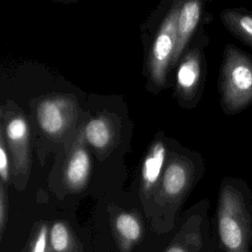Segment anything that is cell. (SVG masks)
I'll return each mask as SVG.
<instances>
[{
  "instance_id": "obj_1",
  "label": "cell",
  "mask_w": 252,
  "mask_h": 252,
  "mask_svg": "<svg viewBox=\"0 0 252 252\" xmlns=\"http://www.w3.org/2000/svg\"><path fill=\"white\" fill-rule=\"evenodd\" d=\"M217 234L222 252L252 250V191L246 181L225 177L219 191Z\"/></svg>"
},
{
  "instance_id": "obj_2",
  "label": "cell",
  "mask_w": 252,
  "mask_h": 252,
  "mask_svg": "<svg viewBox=\"0 0 252 252\" xmlns=\"http://www.w3.org/2000/svg\"><path fill=\"white\" fill-rule=\"evenodd\" d=\"M218 88L225 114L234 115L252 104V56L228 43L222 54Z\"/></svg>"
},
{
  "instance_id": "obj_3",
  "label": "cell",
  "mask_w": 252,
  "mask_h": 252,
  "mask_svg": "<svg viewBox=\"0 0 252 252\" xmlns=\"http://www.w3.org/2000/svg\"><path fill=\"white\" fill-rule=\"evenodd\" d=\"M182 2H176L163 19L149 56V72L155 85L161 87L166 81L176 44V27Z\"/></svg>"
},
{
  "instance_id": "obj_4",
  "label": "cell",
  "mask_w": 252,
  "mask_h": 252,
  "mask_svg": "<svg viewBox=\"0 0 252 252\" xmlns=\"http://www.w3.org/2000/svg\"><path fill=\"white\" fill-rule=\"evenodd\" d=\"M1 129L12 158L13 173L28 177L31 163L30 131L25 116L20 113H7Z\"/></svg>"
},
{
  "instance_id": "obj_5",
  "label": "cell",
  "mask_w": 252,
  "mask_h": 252,
  "mask_svg": "<svg viewBox=\"0 0 252 252\" xmlns=\"http://www.w3.org/2000/svg\"><path fill=\"white\" fill-rule=\"evenodd\" d=\"M196 175V166L188 158L171 157L161 175L158 189L159 200L175 204L189 191Z\"/></svg>"
},
{
  "instance_id": "obj_6",
  "label": "cell",
  "mask_w": 252,
  "mask_h": 252,
  "mask_svg": "<svg viewBox=\"0 0 252 252\" xmlns=\"http://www.w3.org/2000/svg\"><path fill=\"white\" fill-rule=\"evenodd\" d=\"M76 115V103L69 96L45 97L36 106V119L40 129L52 137L65 133L75 121Z\"/></svg>"
},
{
  "instance_id": "obj_7",
  "label": "cell",
  "mask_w": 252,
  "mask_h": 252,
  "mask_svg": "<svg viewBox=\"0 0 252 252\" xmlns=\"http://www.w3.org/2000/svg\"><path fill=\"white\" fill-rule=\"evenodd\" d=\"M205 73V60L201 48L191 49L182 59L176 73V86L180 94L186 99L196 97L199 94Z\"/></svg>"
},
{
  "instance_id": "obj_8",
  "label": "cell",
  "mask_w": 252,
  "mask_h": 252,
  "mask_svg": "<svg viewBox=\"0 0 252 252\" xmlns=\"http://www.w3.org/2000/svg\"><path fill=\"white\" fill-rule=\"evenodd\" d=\"M90 172V155L84 144V136L80 135L64 166L63 176L67 188L73 192L82 191L88 183Z\"/></svg>"
},
{
  "instance_id": "obj_9",
  "label": "cell",
  "mask_w": 252,
  "mask_h": 252,
  "mask_svg": "<svg viewBox=\"0 0 252 252\" xmlns=\"http://www.w3.org/2000/svg\"><path fill=\"white\" fill-rule=\"evenodd\" d=\"M202 11L203 3L201 1L182 2L176 27V44L170 66L177 63L180 54L200 23Z\"/></svg>"
},
{
  "instance_id": "obj_10",
  "label": "cell",
  "mask_w": 252,
  "mask_h": 252,
  "mask_svg": "<svg viewBox=\"0 0 252 252\" xmlns=\"http://www.w3.org/2000/svg\"><path fill=\"white\" fill-rule=\"evenodd\" d=\"M203 223L201 215L188 219L163 252H202L205 246Z\"/></svg>"
},
{
  "instance_id": "obj_11",
  "label": "cell",
  "mask_w": 252,
  "mask_h": 252,
  "mask_svg": "<svg viewBox=\"0 0 252 252\" xmlns=\"http://www.w3.org/2000/svg\"><path fill=\"white\" fill-rule=\"evenodd\" d=\"M166 149L162 142H156L148 152L141 169V190L145 197L153 194L161 178Z\"/></svg>"
},
{
  "instance_id": "obj_12",
  "label": "cell",
  "mask_w": 252,
  "mask_h": 252,
  "mask_svg": "<svg viewBox=\"0 0 252 252\" xmlns=\"http://www.w3.org/2000/svg\"><path fill=\"white\" fill-rule=\"evenodd\" d=\"M113 230L122 252H130L143 236V225L139 217L129 212L116 215L113 220Z\"/></svg>"
},
{
  "instance_id": "obj_13",
  "label": "cell",
  "mask_w": 252,
  "mask_h": 252,
  "mask_svg": "<svg viewBox=\"0 0 252 252\" xmlns=\"http://www.w3.org/2000/svg\"><path fill=\"white\" fill-rule=\"evenodd\" d=\"M220 17L225 29L252 49V11L244 7L227 8Z\"/></svg>"
},
{
  "instance_id": "obj_14",
  "label": "cell",
  "mask_w": 252,
  "mask_h": 252,
  "mask_svg": "<svg viewBox=\"0 0 252 252\" xmlns=\"http://www.w3.org/2000/svg\"><path fill=\"white\" fill-rule=\"evenodd\" d=\"M84 135L88 143L96 150H106L115 138L114 125L109 118L97 116L87 123Z\"/></svg>"
},
{
  "instance_id": "obj_15",
  "label": "cell",
  "mask_w": 252,
  "mask_h": 252,
  "mask_svg": "<svg viewBox=\"0 0 252 252\" xmlns=\"http://www.w3.org/2000/svg\"><path fill=\"white\" fill-rule=\"evenodd\" d=\"M74 246L72 233L63 221L54 222L48 234L49 252H71Z\"/></svg>"
},
{
  "instance_id": "obj_16",
  "label": "cell",
  "mask_w": 252,
  "mask_h": 252,
  "mask_svg": "<svg viewBox=\"0 0 252 252\" xmlns=\"http://www.w3.org/2000/svg\"><path fill=\"white\" fill-rule=\"evenodd\" d=\"M48 234V226L46 224L40 225L31 243L30 252H49Z\"/></svg>"
},
{
  "instance_id": "obj_17",
  "label": "cell",
  "mask_w": 252,
  "mask_h": 252,
  "mask_svg": "<svg viewBox=\"0 0 252 252\" xmlns=\"http://www.w3.org/2000/svg\"><path fill=\"white\" fill-rule=\"evenodd\" d=\"M0 176L3 183H8L10 180V163L9 156L5 146V137L1 129L0 131Z\"/></svg>"
},
{
  "instance_id": "obj_18",
  "label": "cell",
  "mask_w": 252,
  "mask_h": 252,
  "mask_svg": "<svg viewBox=\"0 0 252 252\" xmlns=\"http://www.w3.org/2000/svg\"><path fill=\"white\" fill-rule=\"evenodd\" d=\"M8 215V197L5 191L4 183L0 184V238L2 239L6 228Z\"/></svg>"
}]
</instances>
